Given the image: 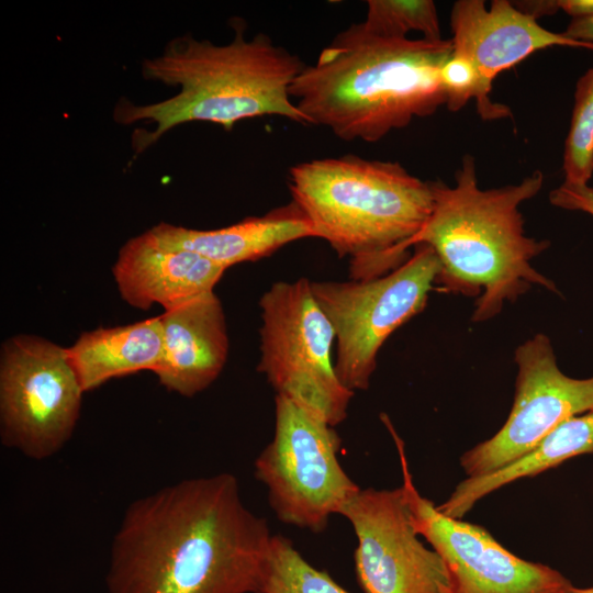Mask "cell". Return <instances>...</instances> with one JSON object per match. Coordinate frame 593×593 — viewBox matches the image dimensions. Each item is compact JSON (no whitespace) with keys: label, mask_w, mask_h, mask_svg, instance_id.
Instances as JSON below:
<instances>
[{"label":"cell","mask_w":593,"mask_h":593,"mask_svg":"<svg viewBox=\"0 0 593 593\" xmlns=\"http://www.w3.org/2000/svg\"><path fill=\"white\" fill-rule=\"evenodd\" d=\"M235 475L222 472L133 501L114 535L109 593H261L272 539Z\"/></svg>","instance_id":"obj_1"},{"label":"cell","mask_w":593,"mask_h":593,"mask_svg":"<svg viewBox=\"0 0 593 593\" xmlns=\"http://www.w3.org/2000/svg\"><path fill=\"white\" fill-rule=\"evenodd\" d=\"M452 52L451 38L383 37L353 23L305 65L290 97L307 124L378 142L446 103L440 71Z\"/></svg>","instance_id":"obj_2"},{"label":"cell","mask_w":593,"mask_h":593,"mask_svg":"<svg viewBox=\"0 0 593 593\" xmlns=\"http://www.w3.org/2000/svg\"><path fill=\"white\" fill-rule=\"evenodd\" d=\"M233 40L216 45L190 35L170 41L161 55L145 59L146 79L179 87L174 97L136 105L120 100L114 120L120 124L155 122V130L135 131L132 146L141 154L179 124L204 121L231 130L237 122L281 116L307 125L290 97V87L305 65L284 47L258 33L246 38L245 22H231Z\"/></svg>","instance_id":"obj_3"},{"label":"cell","mask_w":593,"mask_h":593,"mask_svg":"<svg viewBox=\"0 0 593 593\" xmlns=\"http://www.w3.org/2000/svg\"><path fill=\"white\" fill-rule=\"evenodd\" d=\"M456 184L430 181L432 213L415 238L427 244L440 264L436 283L444 292L477 296L473 322L497 315L533 286L559 293L532 259L549 240L528 237L519 205L541 190L545 176L535 170L517 184L493 189L478 186L475 160L462 157Z\"/></svg>","instance_id":"obj_4"},{"label":"cell","mask_w":593,"mask_h":593,"mask_svg":"<svg viewBox=\"0 0 593 593\" xmlns=\"http://www.w3.org/2000/svg\"><path fill=\"white\" fill-rule=\"evenodd\" d=\"M289 188L315 237L349 258L351 280L379 278L402 266L434 203L430 181L399 163L355 155L296 164Z\"/></svg>","instance_id":"obj_5"},{"label":"cell","mask_w":593,"mask_h":593,"mask_svg":"<svg viewBox=\"0 0 593 593\" xmlns=\"http://www.w3.org/2000/svg\"><path fill=\"white\" fill-rule=\"evenodd\" d=\"M258 371L276 391L336 426L355 394L338 379L332 357L335 333L317 304L311 281H279L260 301Z\"/></svg>","instance_id":"obj_6"},{"label":"cell","mask_w":593,"mask_h":593,"mask_svg":"<svg viewBox=\"0 0 593 593\" xmlns=\"http://www.w3.org/2000/svg\"><path fill=\"white\" fill-rule=\"evenodd\" d=\"M440 264L433 248L417 244L395 270L374 279L311 281L312 293L331 322L335 371L349 390H367L380 348L426 306Z\"/></svg>","instance_id":"obj_7"},{"label":"cell","mask_w":593,"mask_h":593,"mask_svg":"<svg viewBox=\"0 0 593 593\" xmlns=\"http://www.w3.org/2000/svg\"><path fill=\"white\" fill-rule=\"evenodd\" d=\"M339 448L334 426L276 395L273 437L255 460V475L267 488L277 518L321 533L360 491L338 460Z\"/></svg>","instance_id":"obj_8"},{"label":"cell","mask_w":593,"mask_h":593,"mask_svg":"<svg viewBox=\"0 0 593 593\" xmlns=\"http://www.w3.org/2000/svg\"><path fill=\"white\" fill-rule=\"evenodd\" d=\"M85 391L66 347L18 334L0 348V438L3 446L42 460L71 437Z\"/></svg>","instance_id":"obj_9"},{"label":"cell","mask_w":593,"mask_h":593,"mask_svg":"<svg viewBox=\"0 0 593 593\" xmlns=\"http://www.w3.org/2000/svg\"><path fill=\"white\" fill-rule=\"evenodd\" d=\"M396 446L402 491L414 529L441 557L452 593H572L560 571L522 559L483 527L441 513L414 484L404 443L388 416L382 418Z\"/></svg>","instance_id":"obj_10"},{"label":"cell","mask_w":593,"mask_h":593,"mask_svg":"<svg viewBox=\"0 0 593 593\" xmlns=\"http://www.w3.org/2000/svg\"><path fill=\"white\" fill-rule=\"evenodd\" d=\"M515 396L504 425L460 457L467 477L494 472L532 451L564 421L593 411V377L577 379L557 363L549 337L536 334L515 350Z\"/></svg>","instance_id":"obj_11"},{"label":"cell","mask_w":593,"mask_h":593,"mask_svg":"<svg viewBox=\"0 0 593 593\" xmlns=\"http://www.w3.org/2000/svg\"><path fill=\"white\" fill-rule=\"evenodd\" d=\"M339 514L357 538L355 570L363 593H452L441 557L418 539L401 486L360 489Z\"/></svg>","instance_id":"obj_12"},{"label":"cell","mask_w":593,"mask_h":593,"mask_svg":"<svg viewBox=\"0 0 593 593\" xmlns=\"http://www.w3.org/2000/svg\"><path fill=\"white\" fill-rule=\"evenodd\" d=\"M450 25L452 53L468 58L479 74L475 104L482 120L511 116L508 107L490 98L492 82L500 72L551 46L593 51V43L550 32L507 0H493L489 10L484 1L459 0L452 7Z\"/></svg>","instance_id":"obj_13"},{"label":"cell","mask_w":593,"mask_h":593,"mask_svg":"<svg viewBox=\"0 0 593 593\" xmlns=\"http://www.w3.org/2000/svg\"><path fill=\"white\" fill-rule=\"evenodd\" d=\"M225 270L199 254L164 244L148 230L120 248L112 275L128 305L148 310L159 304L168 311L214 291Z\"/></svg>","instance_id":"obj_14"},{"label":"cell","mask_w":593,"mask_h":593,"mask_svg":"<svg viewBox=\"0 0 593 593\" xmlns=\"http://www.w3.org/2000/svg\"><path fill=\"white\" fill-rule=\"evenodd\" d=\"M159 316L164 351L154 373L168 391L191 398L210 387L226 363L228 337L222 303L211 291Z\"/></svg>","instance_id":"obj_15"},{"label":"cell","mask_w":593,"mask_h":593,"mask_svg":"<svg viewBox=\"0 0 593 593\" xmlns=\"http://www.w3.org/2000/svg\"><path fill=\"white\" fill-rule=\"evenodd\" d=\"M149 232L164 244L199 254L224 269L268 257L294 240L315 237L310 222L292 201L222 228L193 230L163 222Z\"/></svg>","instance_id":"obj_16"},{"label":"cell","mask_w":593,"mask_h":593,"mask_svg":"<svg viewBox=\"0 0 593 593\" xmlns=\"http://www.w3.org/2000/svg\"><path fill=\"white\" fill-rule=\"evenodd\" d=\"M66 349L85 392L113 378L143 370L154 372L164 351L161 320L155 316L127 325L86 331Z\"/></svg>","instance_id":"obj_17"},{"label":"cell","mask_w":593,"mask_h":593,"mask_svg":"<svg viewBox=\"0 0 593 593\" xmlns=\"http://www.w3.org/2000/svg\"><path fill=\"white\" fill-rule=\"evenodd\" d=\"M592 452L593 411L564 421L532 451L514 462L484 475L467 477L437 507L445 515L461 519L480 500L497 489Z\"/></svg>","instance_id":"obj_18"},{"label":"cell","mask_w":593,"mask_h":593,"mask_svg":"<svg viewBox=\"0 0 593 593\" xmlns=\"http://www.w3.org/2000/svg\"><path fill=\"white\" fill-rule=\"evenodd\" d=\"M261 593H349L325 571L310 564L292 541L273 535Z\"/></svg>","instance_id":"obj_19"},{"label":"cell","mask_w":593,"mask_h":593,"mask_svg":"<svg viewBox=\"0 0 593 593\" xmlns=\"http://www.w3.org/2000/svg\"><path fill=\"white\" fill-rule=\"evenodd\" d=\"M362 24L383 37L405 38L415 31L426 40L441 38L437 9L432 0H369Z\"/></svg>","instance_id":"obj_20"},{"label":"cell","mask_w":593,"mask_h":593,"mask_svg":"<svg viewBox=\"0 0 593 593\" xmlns=\"http://www.w3.org/2000/svg\"><path fill=\"white\" fill-rule=\"evenodd\" d=\"M563 154L564 181L589 184L593 175V68L578 81Z\"/></svg>","instance_id":"obj_21"},{"label":"cell","mask_w":593,"mask_h":593,"mask_svg":"<svg viewBox=\"0 0 593 593\" xmlns=\"http://www.w3.org/2000/svg\"><path fill=\"white\" fill-rule=\"evenodd\" d=\"M440 80L449 111L457 112L470 100H477L480 79L474 65L466 57L452 53L440 71Z\"/></svg>","instance_id":"obj_22"},{"label":"cell","mask_w":593,"mask_h":593,"mask_svg":"<svg viewBox=\"0 0 593 593\" xmlns=\"http://www.w3.org/2000/svg\"><path fill=\"white\" fill-rule=\"evenodd\" d=\"M552 205L571 211H581L593 216V187L563 181L549 193Z\"/></svg>","instance_id":"obj_23"},{"label":"cell","mask_w":593,"mask_h":593,"mask_svg":"<svg viewBox=\"0 0 593 593\" xmlns=\"http://www.w3.org/2000/svg\"><path fill=\"white\" fill-rule=\"evenodd\" d=\"M562 34L577 41L593 43V15L572 19Z\"/></svg>","instance_id":"obj_24"},{"label":"cell","mask_w":593,"mask_h":593,"mask_svg":"<svg viewBox=\"0 0 593 593\" xmlns=\"http://www.w3.org/2000/svg\"><path fill=\"white\" fill-rule=\"evenodd\" d=\"M514 4L522 12L537 19L545 14H555L559 9L558 1H523Z\"/></svg>","instance_id":"obj_25"},{"label":"cell","mask_w":593,"mask_h":593,"mask_svg":"<svg viewBox=\"0 0 593 593\" xmlns=\"http://www.w3.org/2000/svg\"><path fill=\"white\" fill-rule=\"evenodd\" d=\"M558 4L572 19L593 15V0H558Z\"/></svg>","instance_id":"obj_26"},{"label":"cell","mask_w":593,"mask_h":593,"mask_svg":"<svg viewBox=\"0 0 593 593\" xmlns=\"http://www.w3.org/2000/svg\"><path fill=\"white\" fill-rule=\"evenodd\" d=\"M572 593H593V586L586 588V589H578L575 588Z\"/></svg>","instance_id":"obj_27"}]
</instances>
